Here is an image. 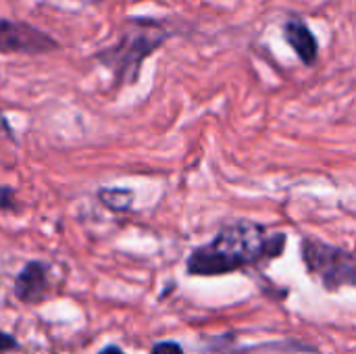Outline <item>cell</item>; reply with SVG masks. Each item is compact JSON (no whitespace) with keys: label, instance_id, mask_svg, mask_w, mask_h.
Masks as SVG:
<instances>
[{"label":"cell","instance_id":"obj_8","mask_svg":"<svg viewBox=\"0 0 356 354\" xmlns=\"http://www.w3.org/2000/svg\"><path fill=\"white\" fill-rule=\"evenodd\" d=\"M150 354H184V353H181V348H179L175 342H161V344H156V346L152 348V353Z\"/></svg>","mask_w":356,"mask_h":354},{"label":"cell","instance_id":"obj_3","mask_svg":"<svg viewBox=\"0 0 356 354\" xmlns=\"http://www.w3.org/2000/svg\"><path fill=\"white\" fill-rule=\"evenodd\" d=\"M300 250L307 271L325 290L356 286V257L353 252L330 246L315 238H305L300 242Z\"/></svg>","mask_w":356,"mask_h":354},{"label":"cell","instance_id":"obj_10","mask_svg":"<svg viewBox=\"0 0 356 354\" xmlns=\"http://www.w3.org/2000/svg\"><path fill=\"white\" fill-rule=\"evenodd\" d=\"M100 354H123V353H121L117 346H106V348H104Z\"/></svg>","mask_w":356,"mask_h":354},{"label":"cell","instance_id":"obj_9","mask_svg":"<svg viewBox=\"0 0 356 354\" xmlns=\"http://www.w3.org/2000/svg\"><path fill=\"white\" fill-rule=\"evenodd\" d=\"M10 348H17V342H15V338H10L8 334L0 332V353H4V351H10Z\"/></svg>","mask_w":356,"mask_h":354},{"label":"cell","instance_id":"obj_6","mask_svg":"<svg viewBox=\"0 0 356 354\" xmlns=\"http://www.w3.org/2000/svg\"><path fill=\"white\" fill-rule=\"evenodd\" d=\"M284 35H286V42L294 48V52L300 56L302 63L313 65L317 61V54H319L317 38L313 35V31L309 29V25L305 21H300L298 17L288 19L284 25Z\"/></svg>","mask_w":356,"mask_h":354},{"label":"cell","instance_id":"obj_2","mask_svg":"<svg viewBox=\"0 0 356 354\" xmlns=\"http://www.w3.org/2000/svg\"><path fill=\"white\" fill-rule=\"evenodd\" d=\"M169 35V31L154 21H136L131 27H127V31L123 33V38L119 40L117 46H113L111 50L102 52L100 58L104 65L113 67V71L125 79V81H134L142 61L156 50L165 38Z\"/></svg>","mask_w":356,"mask_h":354},{"label":"cell","instance_id":"obj_7","mask_svg":"<svg viewBox=\"0 0 356 354\" xmlns=\"http://www.w3.org/2000/svg\"><path fill=\"white\" fill-rule=\"evenodd\" d=\"M100 198L113 211H127L129 204H131L134 194L129 190H102L100 192Z\"/></svg>","mask_w":356,"mask_h":354},{"label":"cell","instance_id":"obj_4","mask_svg":"<svg viewBox=\"0 0 356 354\" xmlns=\"http://www.w3.org/2000/svg\"><path fill=\"white\" fill-rule=\"evenodd\" d=\"M56 48V42L38 27L13 21H0V50L38 54Z\"/></svg>","mask_w":356,"mask_h":354},{"label":"cell","instance_id":"obj_5","mask_svg":"<svg viewBox=\"0 0 356 354\" xmlns=\"http://www.w3.org/2000/svg\"><path fill=\"white\" fill-rule=\"evenodd\" d=\"M48 292V267L44 263H27L15 282V296L27 305H38Z\"/></svg>","mask_w":356,"mask_h":354},{"label":"cell","instance_id":"obj_1","mask_svg":"<svg viewBox=\"0 0 356 354\" xmlns=\"http://www.w3.org/2000/svg\"><path fill=\"white\" fill-rule=\"evenodd\" d=\"M286 236L269 232L254 221L225 225L209 244L198 246L188 259L190 275H225L244 267L271 261L284 252Z\"/></svg>","mask_w":356,"mask_h":354}]
</instances>
